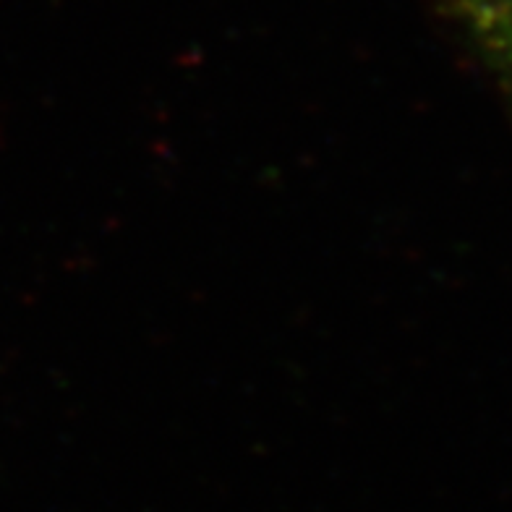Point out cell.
<instances>
[{
  "label": "cell",
  "mask_w": 512,
  "mask_h": 512,
  "mask_svg": "<svg viewBox=\"0 0 512 512\" xmlns=\"http://www.w3.org/2000/svg\"><path fill=\"white\" fill-rule=\"evenodd\" d=\"M445 3L463 21L468 32L486 24V21L507 14L512 8V0H445Z\"/></svg>",
  "instance_id": "6da1fadb"
},
{
  "label": "cell",
  "mask_w": 512,
  "mask_h": 512,
  "mask_svg": "<svg viewBox=\"0 0 512 512\" xmlns=\"http://www.w3.org/2000/svg\"><path fill=\"white\" fill-rule=\"evenodd\" d=\"M479 48L484 50L492 68L499 74L502 84H505L507 95L512 97V24L502 29V32L492 34Z\"/></svg>",
  "instance_id": "7a4b0ae2"
}]
</instances>
